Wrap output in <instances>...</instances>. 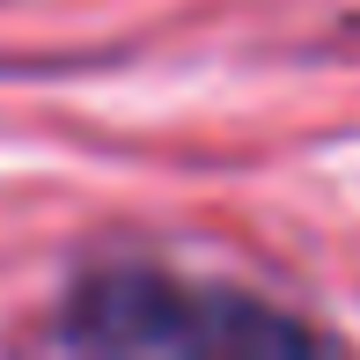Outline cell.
Returning a JSON list of instances; mask_svg holds the SVG:
<instances>
[{
    "instance_id": "cell-1",
    "label": "cell",
    "mask_w": 360,
    "mask_h": 360,
    "mask_svg": "<svg viewBox=\"0 0 360 360\" xmlns=\"http://www.w3.org/2000/svg\"><path fill=\"white\" fill-rule=\"evenodd\" d=\"M74 338L96 353H316L302 323L243 294H206L162 272L89 280L74 294Z\"/></svg>"
}]
</instances>
